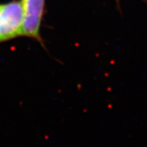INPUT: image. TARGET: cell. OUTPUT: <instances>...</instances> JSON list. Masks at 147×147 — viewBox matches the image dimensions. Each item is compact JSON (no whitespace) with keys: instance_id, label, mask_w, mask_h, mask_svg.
Segmentation results:
<instances>
[{"instance_id":"cell-1","label":"cell","mask_w":147,"mask_h":147,"mask_svg":"<svg viewBox=\"0 0 147 147\" xmlns=\"http://www.w3.org/2000/svg\"><path fill=\"white\" fill-rule=\"evenodd\" d=\"M22 16L21 2L0 5V42L22 36Z\"/></svg>"},{"instance_id":"cell-2","label":"cell","mask_w":147,"mask_h":147,"mask_svg":"<svg viewBox=\"0 0 147 147\" xmlns=\"http://www.w3.org/2000/svg\"><path fill=\"white\" fill-rule=\"evenodd\" d=\"M45 0H22V36L40 39V28Z\"/></svg>"}]
</instances>
